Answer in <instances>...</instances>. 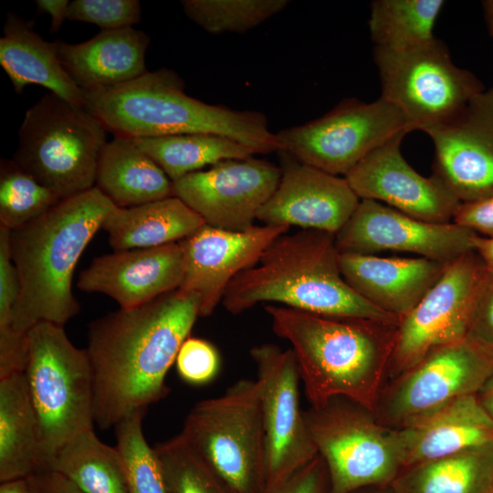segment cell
Instances as JSON below:
<instances>
[{
	"mask_svg": "<svg viewBox=\"0 0 493 493\" xmlns=\"http://www.w3.org/2000/svg\"><path fill=\"white\" fill-rule=\"evenodd\" d=\"M175 365L182 380L190 384L202 385L217 375L220 357L209 341L188 337L178 351Z\"/></svg>",
	"mask_w": 493,
	"mask_h": 493,
	"instance_id": "cell-39",
	"label": "cell"
},
{
	"mask_svg": "<svg viewBox=\"0 0 493 493\" xmlns=\"http://www.w3.org/2000/svg\"><path fill=\"white\" fill-rule=\"evenodd\" d=\"M477 235L453 222L430 223L383 203L361 199L352 215L335 234V244L340 253L394 251L448 263L474 250Z\"/></svg>",
	"mask_w": 493,
	"mask_h": 493,
	"instance_id": "cell-16",
	"label": "cell"
},
{
	"mask_svg": "<svg viewBox=\"0 0 493 493\" xmlns=\"http://www.w3.org/2000/svg\"><path fill=\"white\" fill-rule=\"evenodd\" d=\"M180 242L157 247L113 251L80 272L78 288L105 294L129 309L178 289L184 278Z\"/></svg>",
	"mask_w": 493,
	"mask_h": 493,
	"instance_id": "cell-20",
	"label": "cell"
},
{
	"mask_svg": "<svg viewBox=\"0 0 493 493\" xmlns=\"http://www.w3.org/2000/svg\"><path fill=\"white\" fill-rule=\"evenodd\" d=\"M425 132L435 145L432 175L460 203L493 195V88L456 119Z\"/></svg>",
	"mask_w": 493,
	"mask_h": 493,
	"instance_id": "cell-17",
	"label": "cell"
},
{
	"mask_svg": "<svg viewBox=\"0 0 493 493\" xmlns=\"http://www.w3.org/2000/svg\"><path fill=\"white\" fill-rule=\"evenodd\" d=\"M62 199L12 159L0 163V226L9 231L38 218Z\"/></svg>",
	"mask_w": 493,
	"mask_h": 493,
	"instance_id": "cell-33",
	"label": "cell"
},
{
	"mask_svg": "<svg viewBox=\"0 0 493 493\" xmlns=\"http://www.w3.org/2000/svg\"><path fill=\"white\" fill-rule=\"evenodd\" d=\"M97 187L118 207H133L173 195V182L133 140L115 137L101 151Z\"/></svg>",
	"mask_w": 493,
	"mask_h": 493,
	"instance_id": "cell-27",
	"label": "cell"
},
{
	"mask_svg": "<svg viewBox=\"0 0 493 493\" xmlns=\"http://www.w3.org/2000/svg\"><path fill=\"white\" fill-rule=\"evenodd\" d=\"M0 493H30V491L25 478L2 482Z\"/></svg>",
	"mask_w": 493,
	"mask_h": 493,
	"instance_id": "cell-47",
	"label": "cell"
},
{
	"mask_svg": "<svg viewBox=\"0 0 493 493\" xmlns=\"http://www.w3.org/2000/svg\"><path fill=\"white\" fill-rule=\"evenodd\" d=\"M107 130L86 108L48 92L26 111L12 160L61 199L95 187Z\"/></svg>",
	"mask_w": 493,
	"mask_h": 493,
	"instance_id": "cell-7",
	"label": "cell"
},
{
	"mask_svg": "<svg viewBox=\"0 0 493 493\" xmlns=\"http://www.w3.org/2000/svg\"><path fill=\"white\" fill-rule=\"evenodd\" d=\"M30 493H86L62 474L47 470L26 478Z\"/></svg>",
	"mask_w": 493,
	"mask_h": 493,
	"instance_id": "cell-43",
	"label": "cell"
},
{
	"mask_svg": "<svg viewBox=\"0 0 493 493\" xmlns=\"http://www.w3.org/2000/svg\"><path fill=\"white\" fill-rule=\"evenodd\" d=\"M488 276L475 250L446 263L435 284L400 320L386 381L410 369L435 349L469 335Z\"/></svg>",
	"mask_w": 493,
	"mask_h": 493,
	"instance_id": "cell-13",
	"label": "cell"
},
{
	"mask_svg": "<svg viewBox=\"0 0 493 493\" xmlns=\"http://www.w3.org/2000/svg\"><path fill=\"white\" fill-rule=\"evenodd\" d=\"M401 132L366 155L344 178L360 199L383 202L412 217L451 223L460 202L434 175L414 170L401 153Z\"/></svg>",
	"mask_w": 493,
	"mask_h": 493,
	"instance_id": "cell-19",
	"label": "cell"
},
{
	"mask_svg": "<svg viewBox=\"0 0 493 493\" xmlns=\"http://www.w3.org/2000/svg\"><path fill=\"white\" fill-rule=\"evenodd\" d=\"M442 0H376L371 5L369 29L375 47L401 50L434 38Z\"/></svg>",
	"mask_w": 493,
	"mask_h": 493,
	"instance_id": "cell-32",
	"label": "cell"
},
{
	"mask_svg": "<svg viewBox=\"0 0 493 493\" xmlns=\"http://www.w3.org/2000/svg\"><path fill=\"white\" fill-rule=\"evenodd\" d=\"M265 310L276 335L291 345L311 407L344 397L373 413L399 323L323 316L271 304Z\"/></svg>",
	"mask_w": 493,
	"mask_h": 493,
	"instance_id": "cell-2",
	"label": "cell"
},
{
	"mask_svg": "<svg viewBox=\"0 0 493 493\" xmlns=\"http://www.w3.org/2000/svg\"><path fill=\"white\" fill-rule=\"evenodd\" d=\"M250 355L260 389L270 486L288 477L318 452L300 408V377L292 350L267 343L253 347Z\"/></svg>",
	"mask_w": 493,
	"mask_h": 493,
	"instance_id": "cell-14",
	"label": "cell"
},
{
	"mask_svg": "<svg viewBox=\"0 0 493 493\" xmlns=\"http://www.w3.org/2000/svg\"><path fill=\"white\" fill-rule=\"evenodd\" d=\"M153 449L167 493H234L181 433Z\"/></svg>",
	"mask_w": 493,
	"mask_h": 493,
	"instance_id": "cell-35",
	"label": "cell"
},
{
	"mask_svg": "<svg viewBox=\"0 0 493 493\" xmlns=\"http://www.w3.org/2000/svg\"><path fill=\"white\" fill-rule=\"evenodd\" d=\"M35 2L38 13L50 15V32L51 34L57 33L67 19L70 2L68 0H37Z\"/></svg>",
	"mask_w": 493,
	"mask_h": 493,
	"instance_id": "cell-44",
	"label": "cell"
},
{
	"mask_svg": "<svg viewBox=\"0 0 493 493\" xmlns=\"http://www.w3.org/2000/svg\"><path fill=\"white\" fill-rule=\"evenodd\" d=\"M492 373L493 348L468 335L387 380L373 414L386 426L407 427L456 398L477 394Z\"/></svg>",
	"mask_w": 493,
	"mask_h": 493,
	"instance_id": "cell-11",
	"label": "cell"
},
{
	"mask_svg": "<svg viewBox=\"0 0 493 493\" xmlns=\"http://www.w3.org/2000/svg\"><path fill=\"white\" fill-rule=\"evenodd\" d=\"M181 434L234 493H263L266 439L257 380L241 379L222 395L198 402Z\"/></svg>",
	"mask_w": 493,
	"mask_h": 493,
	"instance_id": "cell-8",
	"label": "cell"
},
{
	"mask_svg": "<svg viewBox=\"0 0 493 493\" xmlns=\"http://www.w3.org/2000/svg\"><path fill=\"white\" fill-rule=\"evenodd\" d=\"M39 433L43 471L76 435L93 429L94 381L86 349L77 348L63 326L42 321L26 333L24 368Z\"/></svg>",
	"mask_w": 493,
	"mask_h": 493,
	"instance_id": "cell-6",
	"label": "cell"
},
{
	"mask_svg": "<svg viewBox=\"0 0 493 493\" xmlns=\"http://www.w3.org/2000/svg\"><path fill=\"white\" fill-rule=\"evenodd\" d=\"M151 157L172 182L222 161L246 159L255 152L226 136L214 133H184L131 139Z\"/></svg>",
	"mask_w": 493,
	"mask_h": 493,
	"instance_id": "cell-30",
	"label": "cell"
},
{
	"mask_svg": "<svg viewBox=\"0 0 493 493\" xmlns=\"http://www.w3.org/2000/svg\"><path fill=\"white\" fill-rule=\"evenodd\" d=\"M469 336L493 348V276L489 275L475 309Z\"/></svg>",
	"mask_w": 493,
	"mask_h": 493,
	"instance_id": "cell-42",
	"label": "cell"
},
{
	"mask_svg": "<svg viewBox=\"0 0 493 493\" xmlns=\"http://www.w3.org/2000/svg\"><path fill=\"white\" fill-rule=\"evenodd\" d=\"M446 263L425 257H383L340 253L347 284L362 299L400 320L441 277Z\"/></svg>",
	"mask_w": 493,
	"mask_h": 493,
	"instance_id": "cell-22",
	"label": "cell"
},
{
	"mask_svg": "<svg viewBox=\"0 0 493 493\" xmlns=\"http://www.w3.org/2000/svg\"><path fill=\"white\" fill-rule=\"evenodd\" d=\"M404 467L493 444V419L477 394L465 395L404 428Z\"/></svg>",
	"mask_w": 493,
	"mask_h": 493,
	"instance_id": "cell-24",
	"label": "cell"
},
{
	"mask_svg": "<svg viewBox=\"0 0 493 493\" xmlns=\"http://www.w3.org/2000/svg\"><path fill=\"white\" fill-rule=\"evenodd\" d=\"M43 471L38 425L23 372L0 378V482Z\"/></svg>",
	"mask_w": 493,
	"mask_h": 493,
	"instance_id": "cell-28",
	"label": "cell"
},
{
	"mask_svg": "<svg viewBox=\"0 0 493 493\" xmlns=\"http://www.w3.org/2000/svg\"><path fill=\"white\" fill-rule=\"evenodd\" d=\"M288 0H183L186 16L210 34L245 33L283 11Z\"/></svg>",
	"mask_w": 493,
	"mask_h": 493,
	"instance_id": "cell-34",
	"label": "cell"
},
{
	"mask_svg": "<svg viewBox=\"0 0 493 493\" xmlns=\"http://www.w3.org/2000/svg\"><path fill=\"white\" fill-rule=\"evenodd\" d=\"M281 170L252 157L222 161L173 182L181 199L214 227L244 231L278 185Z\"/></svg>",
	"mask_w": 493,
	"mask_h": 493,
	"instance_id": "cell-15",
	"label": "cell"
},
{
	"mask_svg": "<svg viewBox=\"0 0 493 493\" xmlns=\"http://www.w3.org/2000/svg\"><path fill=\"white\" fill-rule=\"evenodd\" d=\"M144 414L136 412L114 426L128 493H167L158 457L143 435Z\"/></svg>",
	"mask_w": 493,
	"mask_h": 493,
	"instance_id": "cell-36",
	"label": "cell"
},
{
	"mask_svg": "<svg viewBox=\"0 0 493 493\" xmlns=\"http://www.w3.org/2000/svg\"><path fill=\"white\" fill-rule=\"evenodd\" d=\"M318 454L325 462L329 493L390 486L404 467L402 429L381 424L373 413L344 397L304 410Z\"/></svg>",
	"mask_w": 493,
	"mask_h": 493,
	"instance_id": "cell-9",
	"label": "cell"
},
{
	"mask_svg": "<svg viewBox=\"0 0 493 493\" xmlns=\"http://www.w3.org/2000/svg\"><path fill=\"white\" fill-rule=\"evenodd\" d=\"M452 222L477 235L493 236V195L474 202L460 203Z\"/></svg>",
	"mask_w": 493,
	"mask_h": 493,
	"instance_id": "cell-41",
	"label": "cell"
},
{
	"mask_svg": "<svg viewBox=\"0 0 493 493\" xmlns=\"http://www.w3.org/2000/svg\"><path fill=\"white\" fill-rule=\"evenodd\" d=\"M0 38V65L16 93L36 84L49 89L68 103L86 108L83 91L64 69L56 42L37 34L30 23L8 13Z\"/></svg>",
	"mask_w": 493,
	"mask_h": 493,
	"instance_id": "cell-25",
	"label": "cell"
},
{
	"mask_svg": "<svg viewBox=\"0 0 493 493\" xmlns=\"http://www.w3.org/2000/svg\"><path fill=\"white\" fill-rule=\"evenodd\" d=\"M184 88L174 70L163 68L123 84L83 91V96L86 109L115 137L214 133L237 141L255 154L281 151L263 113L208 104L187 95Z\"/></svg>",
	"mask_w": 493,
	"mask_h": 493,
	"instance_id": "cell-4",
	"label": "cell"
},
{
	"mask_svg": "<svg viewBox=\"0 0 493 493\" xmlns=\"http://www.w3.org/2000/svg\"><path fill=\"white\" fill-rule=\"evenodd\" d=\"M474 250L482 260L488 273L493 276V236L477 235L474 239Z\"/></svg>",
	"mask_w": 493,
	"mask_h": 493,
	"instance_id": "cell-45",
	"label": "cell"
},
{
	"mask_svg": "<svg viewBox=\"0 0 493 493\" xmlns=\"http://www.w3.org/2000/svg\"><path fill=\"white\" fill-rule=\"evenodd\" d=\"M360 201L345 178L300 163L282 173L257 219L265 225L298 226L335 235Z\"/></svg>",
	"mask_w": 493,
	"mask_h": 493,
	"instance_id": "cell-21",
	"label": "cell"
},
{
	"mask_svg": "<svg viewBox=\"0 0 493 493\" xmlns=\"http://www.w3.org/2000/svg\"><path fill=\"white\" fill-rule=\"evenodd\" d=\"M49 470L62 474L86 493H128L118 448L101 442L93 429L68 440L53 458Z\"/></svg>",
	"mask_w": 493,
	"mask_h": 493,
	"instance_id": "cell-31",
	"label": "cell"
},
{
	"mask_svg": "<svg viewBox=\"0 0 493 493\" xmlns=\"http://www.w3.org/2000/svg\"><path fill=\"white\" fill-rule=\"evenodd\" d=\"M483 8L490 35L493 37V0L483 1Z\"/></svg>",
	"mask_w": 493,
	"mask_h": 493,
	"instance_id": "cell-48",
	"label": "cell"
},
{
	"mask_svg": "<svg viewBox=\"0 0 493 493\" xmlns=\"http://www.w3.org/2000/svg\"><path fill=\"white\" fill-rule=\"evenodd\" d=\"M262 302L323 316L399 323L347 284L339 267L335 235L317 229L278 236L255 266L232 279L222 299L232 314Z\"/></svg>",
	"mask_w": 493,
	"mask_h": 493,
	"instance_id": "cell-5",
	"label": "cell"
},
{
	"mask_svg": "<svg viewBox=\"0 0 493 493\" xmlns=\"http://www.w3.org/2000/svg\"><path fill=\"white\" fill-rule=\"evenodd\" d=\"M199 317L196 296L176 289L90 323L87 351L94 381L95 423L115 426L164 398L166 374Z\"/></svg>",
	"mask_w": 493,
	"mask_h": 493,
	"instance_id": "cell-1",
	"label": "cell"
},
{
	"mask_svg": "<svg viewBox=\"0 0 493 493\" xmlns=\"http://www.w3.org/2000/svg\"><path fill=\"white\" fill-rule=\"evenodd\" d=\"M288 228L264 225L229 231L204 225L180 241L184 267L178 289L197 297L199 317L211 315L232 279L255 266L264 251Z\"/></svg>",
	"mask_w": 493,
	"mask_h": 493,
	"instance_id": "cell-18",
	"label": "cell"
},
{
	"mask_svg": "<svg viewBox=\"0 0 493 493\" xmlns=\"http://www.w3.org/2000/svg\"><path fill=\"white\" fill-rule=\"evenodd\" d=\"M411 131L404 113L381 97L371 103L343 100L320 118L277 134L281 152L300 163L345 176L375 148Z\"/></svg>",
	"mask_w": 493,
	"mask_h": 493,
	"instance_id": "cell-12",
	"label": "cell"
},
{
	"mask_svg": "<svg viewBox=\"0 0 493 493\" xmlns=\"http://www.w3.org/2000/svg\"><path fill=\"white\" fill-rule=\"evenodd\" d=\"M141 15L138 0H74L69 4L67 19L115 30L132 27L140 22Z\"/></svg>",
	"mask_w": 493,
	"mask_h": 493,
	"instance_id": "cell-38",
	"label": "cell"
},
{
	"mask_svg": "<svg viewBox=\"0 0 493 493\" xmlns=\"http://www.w3.org/2000/svg\"><path fill=\"white\" fill-rule=\"evenodd\" d=\"M116 205L97 187L62 199L38 218L9 231L19 294L13 330L19 337L42 321L64 326L79 311L72 292L84 249Z\"/></svg>",
	"mask_w": 493,
	"mask_h": 493,
	"instance_id": "cell-3",
	"label": "cell"
},
{
	"mask_svg": "<svg viewBox=\"0 0 493 493\" xmlns=\"http://www.w3.org/2000/svg\"><path fill=\"white\" fill-rule=\"evenodd\" d=\"M382 98L398 108L413 131L425 132L456 119L484 86L457 68L445 45L433 38L401 50L375 47Z\"/></svg>",
	"mask_w": 493,
	"mask_h": 493,
	"instance_id": "cell-10",
	"label": "cell"
},
{
	"mask_svg": "<svg viewBox=\"0 0 493 493\" xmlns=\"http://www.w3.org/2000/svg\"><path fill=\"white\" fill-rule=\"evenodd\" d=\"M55 42L64 69L82 91L123 84L148 71L150 37L133 27L101 30L78 44Z\"/></svg>",
	"mask_w": 493,
	"mask_h": 493,
	"instance_id": "cell-23",
	"label": "cell"
},
{
	"mask_svg": "<svg viewBox=\"0 0 493 493\" xmlns=\"http://www.w3.org/2000/svg\"><path fill=\"white\" fill-rule=\"evenodd\" d=\"M351 493H393L390 486L368 487L357 489Z\"/></svg>",
	"mask_w": 493,
	"mask_h": 493,
	"instance_id": "cell-49",
	"label": "cell"
},
{
	"mask_svg": "<svg viewBox=\"0 0 493 493\" xmlns=\"http://www.w3.org/2000/svg\"><path fill=\"white\" fill-rule=\"evenodd\" d=\"M19 283L9 249V230L0 226V378L23 372L26 357V336L13 330L14 309Z\"/></svg>",
	"mask_w": 493,
	"mask_h": 493,
	"instance_id": "cell-37",
	"label": "cell"
},
{
	"mask_svg": "<svg viewBox=\"0 0 493 493\" xmlns=\"http://www.w3.org/2000/svg\"><path fill=\"white\" fill-rule=\"evenodd\" d=\"M477 396L485 410L493 419V373L477 393Z\"/></svg>",
	"mask_w": 493,
	"mask_h": 493,
	"instance_id": "cell-46",
	"label": "cell"
},
{
	"mask_svg": "<svg viewBox=\"0 0 493 493\" xmlns=\"http://www.w3.org/2000/svg\"><path fill=\"white\" fill-rule=\"evenodd\" d=\"M393 493H493V444L404 467Z\"/></svg>",
	"mask_w": 493,
	"mask_h": 493,
	"instance_id": "cell-29",
	"label": "cell"
},
{
	"mask_svg": "<svg viewBox=\"0 0 493 493\" xmlns=\"http://www.w3.org/2000/svg\"><path fill=\"white\" fill-rule=\"evenodd\" d=\"M205 225L176 196L133 207H118L106 216L101 229L113 251L151 248L180 242Z\"/></svg>",
	"mask_w": 493,
	"mask_h": 493,
	"instance_id": "cell-26",
	"label": "cell"
},
{
	"mask_svg": "<svg viewBox=\"0 0 493 493\" xmlns=\"http://www.w3.org/2000/svg\"><path fill=\"white\" fill-rule=\"evenodd\" d=\"M330 480L322 457L318 454L288 477L267 486L263 493H329Z\"/></svg>",
	"mask_w": 493,
	"mask_h": 493,
	"instance_id": "cell-40",
	"label": "cell"
}]
</instances>
